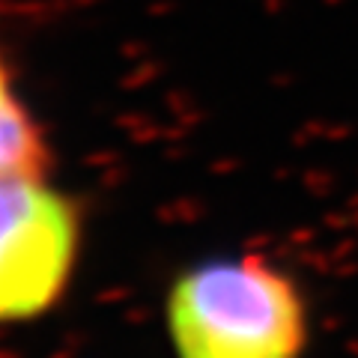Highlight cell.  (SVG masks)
Masks as SVG:
<instances>
[{"label": "cell", "instance_id": "cell-1", "mask_svg": "<svg viewBox=\"0 0 358 358\" xmlns=\"http://www.w3.org/2000/svg\"><path fill=\"white\" fill-rule=\"evenodd\" d=\"M167 329L179 358H299L308 341L296 284L251 254L179 275Z\"/></svg>", "mask_w": 358, "mask_h": 358}, {"label": "cell", "instance_id": "cell-2", "mask_svg": "<svg viewBox=\"0 0 358 358\" xmlns=\"http://www.w3.org/2000/svg\"><path fill=\"white\" fill-rule=\"evenodd\" d=\"M81 215L45 176H0V322L51 310L72 281Z\"/></svg>", "mask_w": 358, "mask_h": 358}, {"label": "cell", "instance_id": "cell-3", "mask_svg": "<svg viewBox=\"0 0 358 358\" xmlns=\"http://www.w3.org/2000/svg\"><path fill=\"white\" fill-rule=\"evenodd\" d=\"M48 141L0 57V176H45Z\"/></svg>", "mask_w": 358, "mask_h": 358}]
</instances>
